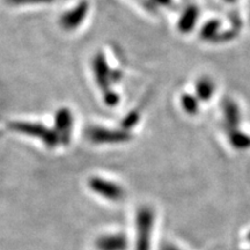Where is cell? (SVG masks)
Returning <instances> with one entry per match:
<instances>
[{
  "instance_id": "6da1fadb",
  "label": "cell",
  "mask_w": 250,
  "mask_h": 250,
  "mask_svg": "<svg viewBox=\"0 0 250 250\" xmlns=\"http://www.w3.org/2000/svg\"><path fill=\"white\" fill-rule=\"evenodd\" d=\"M154 211L151 206L144 205L136 214V250H151Z\"/></svg>"
},
{
  "instance_id": "7a4b0ae2",
  "label": "cell",
  "mask_w": 250,
  "mask_h": 250,
  "mask_svg": "<svg viewBox=\"0 0 250 250\" xmlns=\"http://www.w3.org/2000/svg\"><path fill=\"white\" fill-rule=\"evenodd\" d=\"M88 188L95 195L111 202H118L123 199L125 193L124 189L120 184L100 176L90 177L88 180Z\"/></svg>"
},
{
  "instance_id": "3957f363",
  "label": "cell",
  "mask_w": 250,
  "mask_h": 250,
  "mask_svg": "<svg viewBox=\"0 0 250 250\" xmlns=\"http://www.w3.org/2000/svg\"><path fill=\"white\" fill-rule=\"evenodd\" d=\"M95 247L98 250H126L129 241L122 233H108L96 239Z\"/></svg>"
},
{
  "instance_id": "277c9868",
  "label": "cell",
  "mask_w": 250,
  "mask_h": 250,
  "mask_svg": "<svg viewBox=\"0 0 250 250\" xmlns=\"http://www.w3.org/2000/svg\"><path fill=\"white\" fill-rule=\"evenodd\" d=\"M15 129H18L20 132L30 134V136H36L37 138H41V140H43L49 146H54L57 144V138L52 136L51 133L46 132L41 125L18 123L15 124Z\"/></svg>"
},
{
  "instance_id": "5b68a950",
  "label": "cell",
  "mask_w": 250,
  "mask_h": 250,
  "mask_svg": "<svg viewBox=\"0 0 250 250\" xmlns=\"http://www.w3.org/2000/svg\"><path fill=\"white\" fill-rule=\"evenodd\" d=\"M89 138L94 143L107 144V143H122L127 140L129 136L124 132L118 131H108V130H90Z\"/></svg>"
},
{
  "instance_id": "8992f818",
  "label": "cell",
  "mask_w": 250,
  "mask_h": 250,
  "mask_svg": "<svg viewBox=\"0 0 250 250\" xmlns=\"http://www.w3.org/2000/svg\"><path fill=\"white\" fill-rule=\"evenodd\" d=\"M87 12V6L86 4H81L74 9V11L68 12V13L64 14L62 17V26L64 27V29H73L74 27L79 26L83 21V18H85Z\"/></svg>"
},
{
  "instance_id": "52a82bcc",
  "label": "cell",
  "mask_w": 250,
  "mask_h": 250,
  "mask_svg": "<svg viewBox=\"0 0 250 250\" xmlns=\"http://www.w3.org/2000/svg\"><path fill=\"white\" fill-rule=\"evenodd\" d=\"M198 14L199 11L196 6H190L188 7L184 13L181 15L177 27L182 33H189L193 29V27L196 26L197 20H198Z\"/></svg>"
},
{
  "instance_id": "ba28073f",
  "label": "cell",
  "mask_w": 250,
  "mask_h": 250,
  "mask_svg": "<svg viewBox=\"0 0 250 250\" xmlns=\"http://www.w3.org/2000/svg\"><path fill=\"white\" fill-rule=\"evenodd\" d=\"M215 92V85L210 78L203 77L197 81L196 83V96L198 100H204L208 101L212 96L214 95Z\"/></svg>"
},
{
  "instance_id": "9c48e42d",
  "label": "cell",
  "mask_w": 250,
  "mask_h": 250,
  "mask_svg": "<svg viewBox=\"0 0 250 250\" xmlns=\"http://www.w3.org/2000/svg\"><path fill=\"white\" fill-rule=\"evenodd\" d=\"M181 104L184 109V111L188 112L190 115H196L198 112V107H199V103H198V98L197 96H190L186 94V95L182 96L181 99Z\"/></svg>"
},
{
  "instance_id": "30bf717a",
  "label": "cell",
  "mask_w": 250,
  "mask_h": 250,
  "mask_svg": "<svg viewBox=\"0 0 250 250\" xmlns=\"http://www.w3.org/2000/svg\"><path fill=\"white\" fill-rule=\"evenodd\" d=\"M58 126H59V130L62 133V137H65V138L68 139V136H70V127H71V122H72V118L70 116V112L67 110L62 111L59 114L58 116Z\"/></svg>"
},
{
  "instance_id": "8fae6325",
  "label": "cell",
  "mask_w": 250,
  "mask_h": 250,
  "mask_svg": "<svg viewBox=\"0 0 250 250\" xmlns=\"http://www.w3.org/2000/svg\"><path fill=\"white\" fill-rule=\"evenodd\" d=\"M13 5H23V4H41V2H50L52 0H7Z\"/></svg>"
},
{
  "instance_id": "7c38bea8",
  "label": "cell",
  "mask_w": 250,
  "mask_h": 250,
  "mask_svg": "<svg viewBox=\"0 0 250 250\" xmlns=\"http://www.w3.org/2000/svg\"><path fill=\"white\" fill-rule=\"evenodd\" d=\"M161 250H180V249H177L176 247H174L173 245H165L162 246Z\"/></svg>"
},
{
  "instance_id": "4fadbf2b",
  "label": "cell",
  "mask_w": 250,
  "mask_h": 250,
  "mask_svg": "<svg viewBox=\"0 0 250 250\" xmlns=\"http://www.w3.org/2000/svg\"><path fill=\"white\" fill-rule=\"evenodd\" d=\"M225 2H228V4H234V2L237 1V0H224Z\"/></svg>"
},
{
  "instance_id": "5bb4252c",
  "label": "cell",
  "mask_w": 250,
  "mask_h": 250,
  "mask_svg": "<svg viewBox=\"0 0 250 250\" xmlns=\"http://www.w3.org/2000/svg\"><path fill=\"white\" fill-rule=\"evenodd\" d=\"M249 240H250V233H249Z\"/></svg>"
}]
</instances>
